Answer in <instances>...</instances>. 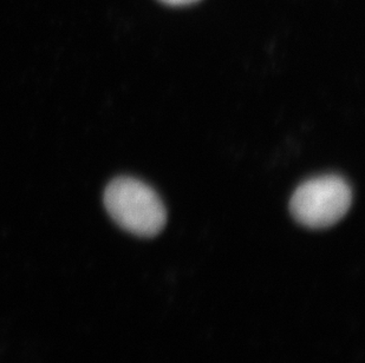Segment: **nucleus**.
Returning a JSON list of instances; mask_svg holds the SVG:
<instances>
[{
	"label": "nucleus",
	"instance_id": "nucleus-1",
	"mask_svg": "<svg viewBox=\"0 0 365 363\" xmlns=\"http://www.w3.org/2000/svg\"><path fill=\"white\" fill-rule=\"evenodd\" d=\"M103 202L120 228L138 237L161 233L167 213L159 195L149 185L131 177H118L106 188Z\"/></svg>",
	"mask_w": 365,
	"mask_h": 363
},
{
	"label": "nucleus",
	"instance_id": "nucleus-3",
	"mask_svg": "<svg viewBox=\"0 0 365 363\" xmlns=\"http://www.w3.org/2000/svg\"><path fill=\"white\" fill-rule=\"evenodd\" d=\"M160 1L170 5V6H185V5L197 3L199 0H160Z\"/></svg>",
	"mask_w": 365,
	"mask_h": 363
},
{
	"label": "nucleus",
	"instance_id": "nucleus-2",
	"mask_svg": "<svg viewBox=\"0 0 365 363\" xmlns=\"http://www.w3.org/2000/svg\"><path fill=\"white\" fill-rule=\"evenodd\" d=\"M352 202L350 185L339 176L325 175L299 185L293 194L289 209L302 226L324 229L339 222Z\"/></svg>",
	"mask_w": 365,
	"mask_h": 363
}]
</instances>
